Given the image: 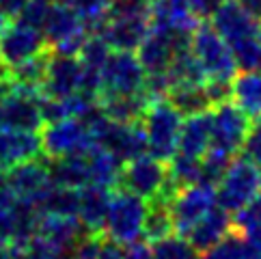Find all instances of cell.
Listing matches in <instances>:
<instances>
[{
    "mask_svg": "<svg viewBox=\"0 0 261 259\" xmlns=\"http://www.w3.org/2000/svg\"><path fill=\"white\" fill-rule=\"evenodd\" d=\"M214 190L216 205L229 214H236L261 194V166L244 156H233Z\"/></svg>",
    "mask_w": 261,
    "mask_h": 259,
    "instance_id": "6da1fadb",
    "label": "cell"
},
{
    "mask_svg": "<svg viewBox=\"0 0 261 259\" xmlns=\"http://www.w3.org/2000/svg\"><path fill=\"white\" fill-rule=\"evenodd\" d=\"M184 115L177 110L166 97L149 101L141 123L147 138V153L160 162H169L177 151V138H179Z\"/></svg>",
    "mask_w": 261,
    "mask_h": 259,
    "instance_id": "7a4b0ae2",
    "label": "cell"
},
{
    "mask_svg": "<svg viewBox=\"0 0 261 259\" xmlns=\"http://www.w3.org/2000/svg\"><path fill=\"white\" fill-rule=\"evenodd\" d=\"M190 50L199 61L205 80H231L238 71L236 59L229 43L216 33V29L201 20L190 35Z\"/></svg>",
    "mask_w": 261,
    "mask_h": 259,
    "instance_id": "3957f363",
    "label": "cell"
},
{
    "mask_svg": "<svg viewBox=\"0 0 261 259\" xmlns=\"http://www.w3.org/2000/svg\"><path fill=\"white\" fill-rule=\"evenodd\" d=\"M147 71L132 50H110L99 69V97L145 93Z\"/></svg>",
    "mask_w": 261,
    "mask_h": 259,
    "instance_id": "277c9868",
    "label": "cell"
},
{
    "mask_svg": "<svg viewBox=\"0 0 261 259\" xmlns=\"http://www.w3.org/2000/svg\"><path fill=\"white\" fill-rule=\"evenodd\" d=\"M147 214V201L136 197V194L113 188L110 197L106 223H104V236L110 238L117 244H127L134 240L143 238V225Z\"/></svg>",
    "mask_w": 261,
    "mask_h": 259,
    "instance_id": "5b68a950",
    "label": "cell"
},
{
    "mask_svg": "<svg viewBox=\"0 0 261 259\" xmlns=\"http://www.w3.org/2000/svg\"><path fill=\"white\" fill-rule=\"evenodd\" d=\"M41 149L48 158H63V156L89 151L95 145V138L89 125L80 117H63L43 123Z\"/></svg>",
    "mask_w": 261,
    "mask_h": 259,
    "instance_id": "8992f818",
    "label": "cell"
},
{
    "mask_svg": "<svg viewBox=\"0 0 261 259\" xmlns=\"http://www.w3.org/2000/svg\"><path fill=\"white\" fill-rule=\"evenodd\" d=\"M41 101V91L13 82V89L0 99V127L39 132L45 123Z\"/></svg>",
    "mask_w": 261,
    "mask_h": 259,
    "instance_id": "52a82bcc",
    "label": "cell"
},
{
    "mask_svg": "<svg viewBox=\"0 0 261 259\" xmlns=\"http://www.w3.org/2000/svg\"><path fill=\"white\" fill-rule=\"evenodd\" d=\"M35 225L37 208L15 197L0 179V238L13 246H24L35 238Z\"/></svg>",
    "mask_w": 261,
    "mask_h": 259,
    "instance_id": "ba28073f",
    "label": "cell"
},
{
    "mask_svg": "<svg viewBox=\"0 0 261 259\" xmlns=\"http://www.w3.org/2000/svg\"><path fill=\"white\" fill-rule=\"evenodd\" d=\"M214 205H216V190H214V186L197 182V184H190V186L179 188L169 205L173 234L186 238L190 234V229L197 225Z\"/></svg>",
    "mask_w": 261,
    "mask_h": 259,
    "instance_id": "9c48e42d",
    "label": "cell"
},
{
    "mask_svg": "<svg viewBox=\"0 0 261 259\" xmlns=\"http://www.w3.org/2000/svg\"><path fill=\"white\" fill-rule=\"evenodd\" d=\"M166 177H169L166 162H160V160L151 158L149 153H143V156H138V158H132V160L121 164L119 179H117L115 188L127 190V192L136 194V197L149 201L162 190Z\"/></svg>",
    "mask_w": 261,
    "mask_h": 259,
    "instance_id": "30bf717a",
    "label": "cell"
},
{
    "mask_svg": "<svg viewBox=\"0 0 261 259\" xmlns=\"http://www.w3.org/2000/svg\"><path fill=\"white\" fill-rule=\"evenodd\" d=\"M41 156H37V158L29 160V162L17 164L13 169H9L7 173H0L3 175L0 179L5 182V186L11 190L15 197L33 203L35 208L39 205L43 194L48 192L50 186L54 184L52 175H50V158L48 156L41 158Z\"/></svg>",
    "mask_w": 261,
    "mask_h": 259,
    "instance_id": "8fae6325",
    "label": "cell"
},
{
    "mask_svg": "<svg viewBox=\"0 0 261 259\" xmlns=\"http://www.w3.org/2000/svg\"><path fill=\"white\" fill-rule=\"evenodd\" d=\"M212 141L210 149L227 156H238L248 132V117L231 99L212 106Z\"/></svg>",
    "mask_w": 261,
    "mask_h": 259,
    "instance_id": "7c38bea8",
    "label": "cell"
},
{
    "mask_svg": "<svg viewBox=\"0 0 261 259\" xmlns=\"http://www.w3.org/2000/svg\"><path fill=\"white\" fill-rule=\"evenodd\" d=\"M45 48H50V45L45 41L43 31L22 22L20 17L7 20L3 31H0V57L9 65V69Z\"/></svg>",
    "mask_w": 261,
    "mask_h": 259,
    "instance_id": "4fadbf2b",
    "label": "cell"
},
{
    "mask_svg": "<svg viewBox=\"0 0 261 259\" xmlns=\"http://www.w3.org/2000/svg\"><path fill=\"white\" fill-rule=\"evenodd\" d=\"M210 20L216 33L229 43V48L246 39H253V37H259L261 20H257L240 0H222Z\"/></svg>",
    "mask_w": 261,
    "mask_h": 259,
    "instance_id": "5bb4252c",
    "label": "cell"
},
{
    "mask_svg": "<svg viewBox=\"0 0 261 259\" xmlns=\"http://www.w3.org/2000/svg\"><path fill=\"white\" fill-rule=\"evenodd\" d=\"M87 231L82 229L78 216H65L52 214V212H37V225H35V240L45 244L48 248L61 253H71Z\"/></svg>",
    "mask_w": 261,
    "mask_h": 259,
    "instance_id": "9a60e30c",
    "label": "cell"
},
{
    "mask_svg": "<svg viewBox=\"0 0 261 259\" xmlns=\"http://www.w3.org/2000/svg\"><path fill=\"white\" fill-rule=\"evenodd\" d=\"M85 80V67L76 57L71 54H57L52 52V59L48 63L45 80L41 85V95L48 99H61L78 93Z\"/></svg>",
    "mask_w": 261,
    "mask_h": 259,
    "instance_id": "2e32d148",
    "label": "cell"
},
{
    "mask_svg": "<svg viewBox=\"0 0 261 259\" xmlns=\"http://www.w3.org/2000/svg\"><path fill=\"white\" fill-rule=\"evenodd\" d=\"M151 26V15H108L99 33L113 50H136Z\"/></svg>",
    "mask_w": 261,
    "mask_h": 259,
    "instance_id": "e0dca14e",
    "label": "cell"
},
{
    "mask_svg": "<svg viewBox=\"0 0 261 259\" xmlns=\"http://www.w3.org/2000/svg\"><path fill=\"white\" fill-rule=\"evenodd\" d=\"M110 197H113V188L99 184H87L78 190V220L87 234H104Z\"/></svg>",
    "mask_w": 261,
    "mask_h": 259,
    "instance_id": "ac0fdd59",
    "label": "cell"
},
{
    "mask_svg": "<svg viewBox=\"0 0 261 259\" xmlns=\"http://www.w3.org/2000/svg\"><path fill=\"white\" fill-rule=\"evenodd\" d=\"M210 141H212V110L188 115L181 121L175 153L201 160L203 153L210 149Z\"/></svg>",
    "mask_w": 261,
    "mask_h": 259,
    "instance_id": "d6986e66",
    "label": "cell"
},
{
    "mask_svg": "<svg viewBox=\"0 0 261 259\" xmlns=\"http://www.w3.org/2000/svg\"><path fill=\"white\" fill-rule=\"evenodd\" d=\"M231 225H233V218L229 216V212L214 205L207 214L190 229V234L186 238H188V242L197 248L199 253H203V251H207L210 246L220 242L231 231Z\"/></svg>",
    "mask_w": 261,
    "mask_h": 259,
    "instance_id": "ffe728a7",
    "label": "cell"
},
{
    "mask_svg": "<svg viewBox=\"0 0 261 259\" xmlns=\"http://www.w3.org/2000/svg\"><path fill=\"white\" fill-rule=\"evenodd\" d=\"M50 175L52 182L65 188H76L91 184V169H89V151L63 156V158H50Z\"/></svg>",
    "mask_w": 261,
    "mask_h": 259,
    "instance_id": "44dd1931",
    "label": "cell"
},
{
    "mask_svg": "<svg viewBox=\"0 0 261 259\" xmlns=\"http://www.w3.org/2000/svg\"><path fill=\"white\" fill-rule=\"evenodd\" d=\"M231 101L246 117H261V69L242 71L231 78Z\"/></svg>",
    "mask_w": 261,
    "mask_h": 259,
    "instance_id": "7402d4cb",
    "label": "cell"
},
{
    "mask_svg": "<svg viewBox=\"0 0 261 259\" xmlns=\"http://www.w3.org/2000/svg\"><path fill=\"white\" fill-rule=\"evenodd\" d=\"M50 59H52V48H45L41 52H37L35 57L13 65V67H11L13 82H15V85H22V87L41 91V85H43V80H45V71H48Z\"/></svg>",
    "mask_w": 261,
    "mask_h": 259,
    "instance_id": "603a6c76",
    "label": "cell"
},
{
    "mask_svg": "<svg viewBox=\"0 0 261 259\" xmlns=\"http://www.w3.org/2000/svg\"><path fill=\"white\" fill-rule=\"evenodd\" d=\"M166 99H169L184 117L197 115V113H203V110L212 108L207 95H205L203 85H175V87H169V91H166Z\"/></svg>",
    "mask_w": 261,
    "mask_h": 259,
    "instance_id": "cb8c5ba5",
    "label": "cell"
},
{
    "mask_svg": "<svg viewBox=\"0 0 261 259\" xmlns=\"http://www.w3.org/2000/svg\"><path fill=\"white\" fill-rule=\"evenodd\" d=\"M171 203L164 199H149L147 201V214H145V225H143V238L149 242H155L164 236L173 234V223H171Z\"/></svg>",
    "mask_w": 261,
    "mask_h": 259,
    "instance_id": "d4e9b609",
    "label": "cell"
},
{
    "mask_svg": "<svg viewBox=\"0 0 261 259\" xmlns=\"http://www.w3.org/2000/svg\"><path fill=\"white\" fill-rule=\"evenodd\" d=\"M153 259H201L199 251L194 248L188 238L177 236V234H169L160 240H155L151 246Z\"/></svg>",
    "mask_w": 261,
    "mask_h": 259,
    "instance_id": "484cf974",
    "label": "cell"
},
{
    "mask_svg": "<svg viewBox=\"0 0 261 259\" xmlns=\"http://www.w3.org/2000/svg\"><path fill=\"white\" fill-rule=\"evenodd\" d=\"M113 0H67V5L76 11L80 22L87 26L89 33H95L104 24Z\"/></svg>",
    "mask_w": 261,
    "mask_h": 259,
    "instance_id": "4316f807",
    "label": "cell"
},
{
    "mask_svg": "<svg viewBox=\"0 0 261 259\" xmlns=\"http://www.w3.org/2000/svg\"><path fill=\"white\" fill-rule=\"evenodd\" d=\"M231 229L246 238L261 240V194L255 201H250L244 210L236 212Z\"/></svg>",
    "mask_w": 261,
    "mask_h": 259,
    "instance_id": "83f0119b",
    "label": "cell"
},
{
    "mask_svg": "<svg viewBox=\"0 0 261 259\" xmlns=\"http://www.w3.org/2000/svg\"><path fill=\"white\" fill-rule=\"evenodd\" d=\"M11 259H69V253L54 251V248H48L45 244L37 242V240L33 238L29 244L13 246V257Z\"/></svg>",
    "mask_w": 261,
    "mask_h": 259,
    "instance_id": "f1b7e54d",
    "label": "cell"
},
{
    "mask_svg": "<svg viewBox=\"0 0 261 259\" xmlns=\"http://www.w3.org/2000/svg\"><path fill=\"white\" fill-rule=\"evenodd\" d=\"M240 153L250 162H255L257 166H261V117H255V121L248 125Z\"/></svg>",
    "mask_w": 261,
    "mask_h": 259,
    "instance_id": "f546056e",
    "label": "cell"
},
{
    "mask_svg": "<svg viewBox=\"0 0 261 259\" xmlns=\"http://www.w3.org/2000/svg\"><path fill=\"white\" fill-rule=\"evenodd\" d=\"M123 257L125 259H153V253H151V246L147 242H143L141 238L134 240V242H127L123 244Z\"/></svg>",
    "mask_w": 261,
    "mask_h": 259,
    "instance_id": "4dcf8cb0",
    "label": "cell"
},
{
    "mask_svg": "<svg viewBox=\"0 0 261 259\" xmlns=\"http://www.w3.org/2000/svg\"><path fill=\"white\" fill-rule=\"evenodd\" d=\"M190 3V9L192 13L197 15V20H210V17L214 15V11L220 7L222 0H188Z\"/></svg>",
    "mask_w": 261,
    "mask_h": 259,
    "instance_id": "1f68e13d",
    "label": "cell"
},
{
    "mask_svg": "<svg viewBox=\"0 0 261 259\" xmlns=\"http://www.w3.org/2000/svg\"><path fill=\"white\" fill-rule=\"evenodd\" d=\"M95 259H125L123 257V246L113 242L110 238L101 236L99 240V248H97V257Z\"/></svg>",
    "mask_w": 261,
    "mask_h": 259,
    "instance_id": "d6a6232c",
    "label": "cell"
},
{
    "mask_svg": "<svg viewBox=\"0 0 261 259\" xmlns=\"http://www.w3.org/2000/svg\"><path fill=\"white\" fill-rule=\"evenodd\" d=\"M24 5H26V0H0V15L13 20V17L20 15Z\"/></svg>",
    "mask_w": 261,
    "mask_h": 259,
    "instance_id": "836d02e7",
    "label": "cell"
},
{
    "mask_svg": "<svg viewBox=\"0 0 261 259\" xmlns=\"http://www.w3.org/2000/svg\"><path fill=\"white\" fill-rule=\"evenodd\" d=\"M242 5H244L250 13H253L257 20H261V0H240Z\"/></svg>",
    "mask_w": 261,
    "mask_h": 259,
    "instance_id": "e575fe53",
    "label": "cell"
},
{
    "mask_svg": "<svg viewBox=\"0 0 261 259\" xmlns=\"http://www.w3.org/2000/svg\"><path fill=\"white\" fill-rule=\"evenodd\" d=\"M11 257H13V246L5 238H0V259H11Z\"/></svg>",
    "mask_w": 261,
    "mask_h": 259,
    "instance_id": "d590c367",
    "label": "cell"
},
{
    "mask_svg": "<svg viewBox=\"0 0 261 259\" xmlns=\"http://www.w3.org/2000/svg\"><path fill=\"white\" fill-rule=\"evenodd\" d=\"M13 89V78H0V99Z\"/></svg>",
    "mask_w": 261,
    "mask_h": 259,
    "instance_id": "8d00e7d4",
    "label": "cell"
},
{
    "mask_svg": "<svg viewBox=\"0 0 261 259\" xmlns=\"http://www.w3.org/2000/svg\"><path fill=\"white\" fill-rule=\"evenodd\" d=\"M0 78H11V69H9V65L3 61V57H0Z\"/></svg>",
    "mask_w": 261,
    "mask_h": 259,
    "instance_id": "74e56055",
    "label": "cell"
},
{
    "mask_svg": "<svg viewBox=\"0 0 261 259\" xmlns=\"http://www.w3.org/2000/svg\"><path fill=\"white\" fill-rule=\"evenodd\" d=\"M45 3H67V0H45Z\"/></svg>",
    "mask_w": 261,
    "mask_h": 259,
    "instance_id": "f35d334b",
    "label": "cell"
},
{
    "mask_svg": "<svg viewBox=\"0 0 261 259\" xmlns=\"http://www.w3.org/2000/svg\"><path fill=\"white\" fill-rule=\"evenodd\" d=\"M259 35H261V29H259Z\"/></svg>",
    "mask_w": 261,
    "mask_h": 259,
    "instance_id": "ab89813d",
    "label": "cell"
}]
</instances>
